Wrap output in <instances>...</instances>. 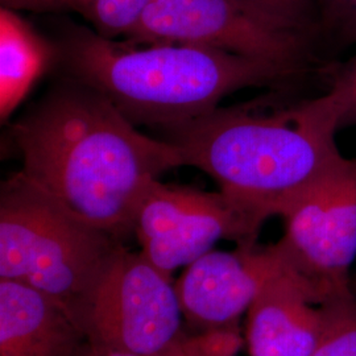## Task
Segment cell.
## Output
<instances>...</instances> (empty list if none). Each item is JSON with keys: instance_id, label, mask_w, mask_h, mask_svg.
I'll use <instances>...</instances> for the list:
<instances>
[{"instance_id": "ac0fdd59", "label": "cell", "mask_w": 356, "mask_h": 356, "mask_svg": "<svg viewBox=\"0 0 356 356\" xmlns=\"http://www.w3.org/2000/svg\"><path fill=\"white\" fill-rule=\"evenodd\" d=\"M330 90L341 104V128L356 126V57L337 73Z\"/></svg>"}, {"instance_id": "2e32d148", "label": "cell", "mask_w": 356, "mask_h": 356, "mask_svg": "<svg viewBox=\"0 0 356 356\" xmlns=\"http://www.w3.org/2000/svg\"><path fill=\"white\" fill-rule=\"evenodd\" d=\"M319 28L344 44H356V0H316Z\"/></svg>"}, {"instance_id": "3957f363", "label": "cell", "mask_w": 356, "mask_h": 356, "mask_svg": "<svg viewBox=\"0 0 356 356\" xmlns=\"http://www.w3.org/2000/svg\"><path fill=\"white\" fill-rule=\"evenodd\" d=\"M70 79L102 92L135 124L170 129L216 110L229 94L281 83L288 69L179 42L132 44L72 26L56 45Z\"/></svg>"}, {"instance_id": "7a4b0ae2", "label": "cell", "mask_w": 356, "mask_h": 356, "mask_svg": "<svg viewBox=\"0 0 356 356\" xmlns=\"http://www.w3.org/2000/svg\"><path fill=\"white\" fill-rule=\"evenodd\" d=\"M341 114L329 90L298 102L218 107L166 132L185 165L198 168L219 191L269 219L348 160L335 143Z\"/></svg>"}, {"instance_id": "d6986e66", "label": "cell", "mask_w": 356, "mask_h": 356, "mask_svg": "<svg viewBox=\"0 0 356 356\" xmlns=\"http://www.w3.org/2000/svg\"><path fill=\"white\" fill-rule=\"evenodd\" d=\"M78 356H136L127 353H122V351H116V350H110V348H104V347H98L94 344L85 342L82 348L79 350Z\"/></svg>"}, {"instance_id": "9a60e30c", "label": "cell", "mask_w": 356, "mask_h": 356, "mask_svg": "<svg viewBox=\"0 0 356 356\" xmlns=\"http://www.w3.org/2000/svg\"><path fill=\"white\" fill-rule=\"evenodd\" d=\"M244 346L239 325L184 334L160 356H236Z\"/></svg>"}, {"instance_id": "9c48e42d", "label": "cell", "mask_w": 356, "mask_h": 356, "mask_svg": "<svg viewBox=\"0 0 356 356\" xmlns=\"http://www.w3.org/2000/svg\"><path fill=\"white\" fill-rule=\"evenodd\" d=\"M288 268L277 243H242L232 251L207 252L175 280L185 322L197 330L239 325L269 280Z\"/></svg>"}, {"instance_id": "6da1fadb", "label": "cell", "mask_w": 356, "mask_h": 356, "mask_svg": "<svg viewBox=\"0 0 356 356\" xmlns=\"http://www.w3.org/2000/svg\"><path fill=\"white\" fill-rule=\"evenodd\" d=\"M28 177L69 211L120 239L153 179L185 165L177 145L144 135L102 92L70 79L11 129Z\"/></svg>"}, {"instance_id": "8fae6325", "label": "cell", "mask_w": 356, "mask_h": 356, "mask_svg": "<svg viewBox=\"0 0 356 356\" xmlns=\"http://www.w3.org/2000/svg\"><path fill=\"white\" fill-rule=\"evenodd\" d=\"M83 343L63 306L23 282L0 279V356H78Z\"/></svg>"}, {"instance_id": "5bb4252c", "label": "cell", "mask_w": 356, "mask_h": 356, "mask_svg": "<svg viewBox=\"0 0 356 356\" xmlns=\"http://www.w3.org/2000/svg\"><path fill=\"white\" fill-rule=\"evenodd\" d=\"M329 322L312 356H356V300L354 296L326 304Z\"/></svg>"}, {"instance_id": "7c38bea8", "label": "cell", "mask_w": 356, "mask_h": 356, "mask_svg": "<svg viewBox=\"0 0 356 356\" xmlns=\"http://www.w3.org/2000/svg\"><path fill=\"white\" fill-rule=\"evenodd\" d=\"M57 63V48L17 11L0 7V119L7 122L38 79Z\"/></svg>"}, {"instance_id": "4fadbf2b", "label": "cell", "mask_w": 356, "mask_h": 356, "mask_svg": "<svg viewBox=\"0 0 356 356\" xmlns=\"http://www.w3.org/2000/svg\"><path fill=\"white\" fill-rule=\"evenodd\" d=\"M149 0H0L13 11L73 13L83 17L94 32L110 40L126 38Z\"/></svg>"}, {"instance_id": "ba28073f", "label": "cell", "mask_w": 356, "mask_h": 356, "mask_svg": "<svg viewBox=\"0 0 356 356\" xmlns=\"http://www.w3.org/2000/svg\"><path fill=\"white\" fill-rule=\"evenodd\" d=\"M277 244L321 305L354 296L350 270L356 259V160L322 178L281 216Z\"/></svg>"}, {"instance_id": "8992f818", "label": "cell", "mask_w": 356, "mask_h": 356, "mask_svg": "<svg viewBox=\"0 0 356 356\" xmlns=\"http://www.w3.org/2000/svg\"><path fill=\"white\" fill-rule=\"evenodd\" d=\"M175 277L124 245L76 314L85 342L136 356H160L185 334Z\"/></svg>"}, {"instance_id": "5b68a950", "label": "cell", "mask_w": 356, "mask_h": 356, "mask_svg": "<svg viewBox=\"0 0 356 356\" xmlns=\"http://www.w3.org/2000/svg\"><path fill=\"white\" fill-rule=\"evenodd\" d=\"M313 35L250 0H149L123 40L179 42L277 65L298 74L312 61Z\"/></svg>"}, {"instance_id": "277c9868", "label": "cell", "mask_w": 356, "mask_h": 356, "mask_svg": "<svg viewBox=\"0 0 356 356\" xmlns=\"http://www.w3.org/2000/svg\"><path fill=\"white\" fill-rule=\"evenodd\" d=\"M122 241L98 229L17 172L0 191V279L51 297L76 322L78 309Z\"/></svg>"}, {"instance_id": "52a82bcc", "label": "cell", "mask_w": 356, "mask_h": 356, "mask_svg": "<svg viewBox=\"0 0 356 356\" xmlns=\"http://www.w3.org/2000/svg\"><path fill=\"white\" fill-rule=\"evenodd\" d=\"M267 218L223 191H202L153 179L138 207L134 231L153 266L173 276L220 241L257 242Z\"/></svg>"}, {"instance_id": "30bf717a", "label": "cell", "mask_w": 356, "mask_h": 356, "mask_svg": "<svg viewBox=\"0 0 356 356\" xmlns=\"http://www.w3.org/2000/svg\"><path fill=\"white\" fill-rule=\"evenodd\" d=\"M329 322L310 286L292 267L269 280L245 314L250 356H312Z\"/></svg>"}, {"instance_id": "e0dca14e", "label": "cell", "mask_w": 356, "mask_h": 356, "mask_svg": "<svg viewBox=\"0 0 356 356\" xmlns=\"http://www.w3.org/2000/svg\"><path fill=\"white\" fill-rule=\"evenodd\" d=\"M261 10L302 28L314 36L319 29L318 8L316 0H250Z\"/></svg>"}]
</instances>
